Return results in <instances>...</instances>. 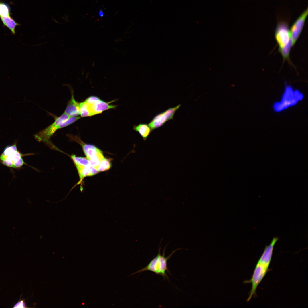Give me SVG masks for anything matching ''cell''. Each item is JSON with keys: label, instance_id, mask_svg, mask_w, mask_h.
I'll use <instances>...</instances> for the list:
<instances>
[{"label": "cell", "instance_id": "obj_1", "mask_svg": "<svg viewBox=\"0 0 308 308\" xmlns=\"http://www.w3.org/2000/svg\"><path fill=\"white\" fill-rule=\"evenodd\" d=\"M303 94L299 90L294 89L292 86L285 82L283 92L280 100L274 103L273 108L276 112H281L296 105L302 100Z\"/></svg>", "mask_w": 308, "mask_h": 308}, {"label": "cell", "instance_id": "obj_12", "mask_svg": "<svg viewBox=\"0 0 308 308\" xmlns=\"http://www.w3.org/2000/svg\"><path fill=\"white\" fill-rule=\"evenodd\" d=\"M79 176L80 181L87 176H92L97 173V169L90 165H75Z\"/></svg>", "mask_w": 308, "mask_h": 308}, {"label": "cell", "instance_id": "obj_6", "mask_svg": "<svg viewBox=\"0 0 308 308\" xmlns=\"http://www.w3.org/2000/svg\"><path fill=\"white\" fill-rule=\"evenodd\" d=\"M69 117L63 113L59 117H56L54 122L52 123L35 134V138L38 142H43L47 143H50V137L57 130L59 129V126L60 124L68 119Z\"/></svg>", "mask_w": 308, "mask_h": 308}, {"label": "cell", "instance_id": "obj_4", "mask_svg": "<svg viewBox=\"0 0 308 308\" xmlns=\"http://www.w3.org/2000/svg\"><path fill=\"white\" fill-rule=\"evenodd\" d=\"M68 135L70 139L77 141L81 145L90 165L96 169L101 161L104 157L102 151L94 146L84 143L78 136L71 134Z\"/></svg>", "mask_w": 308, "mask_h": 308}, {"label": "cell", "instance_id": "obj_2", "mask_svg": "<svg viewBox=\"0 0 308 308\" xmlns=\"http://www.w3.org/2000/svg\"><path fill=\"white\" fill-rule=\"evenodd\" d=\"M166 247V246L164 249L163 254H161L160 253L161 246H159L158 253L157 256L152 259L145 267L131 274L130 276L138 273L148 271L154 272L157 275H160L164 279L169 280V278L166 274V271L169 273L167 267V261L173 254L176 251L180 249V248H178L173 251L168 256L165 257V252Z\"/></svg>", "mask_w": 308, "mask_h": 308}, {"label": "cell", "instance_id": "obj_24", "mask_svg": "<svg viewBox=\"0 0 308 308\" xmlns=\"http://www.w3.org/2000/svg\"><path fill=\"white\" fill-rule=\"evenodd\" d=\"M95 65V63L94 61H93L92 64V66L93 67Z\"/></svg>", "mask_w": 308, "mask_h": 308}, {"label": "cell", "instance_id": "obj_11", "mask_svg": "<svg viewBox=\"0 0 308 308\" xmlns=\"http://www.w3.org/2000/svg\"><path fill=\"white\" fill-rule=\"evenodd\" d=\"M71 97L68 102L66 108L64 112L69 116H76L80 115L79 103L74 98V92L71 90Z\"/></svg>", "mask_w": 308, "mask_h": 308}, {"label": "cell", "instance_id": "obj_20", "mask_svg": "<svg viewBox=\"0 0 308 308\" xmlns=\"http://www.w3.org/2000/svg\"><path fill=\"white\" fill-rule=\"evenodd\" d=\"M100 100V99L97 97L92 96L87 98L84 101L88 104L91 105L95 103Z\"/></svg>", "mask_w": 308, "mask_h": 308}, {"label": "cell", "instance_id": "obj_10", "mask_svg": "<svg viewBox=\"0 0 308 308\" xmlns=\"http://www.w3.org/2000/svg\"><path fill=\"white\" fill-rule=\"evenodd\" d=\"M110 102H106L100 100L95 103L89 105L88 104L90 116L98 114L103 111L111 109H114L116 107V105L110 104Z\"/></svg>", "mask_w": 308, "mask_h": 308}, {"label": "cell", "instance_id": "obj_15", "mask_svg": "<svg viewBox=\"0 0 308 308\" xmlns=\"http://www.w3.org/2000/svg\"><path fill=\"white\" fill-rule=\"evenodd\" d=\"M293 46L291 39L284 46L279 48V51L282 56L283 60L289 61V55L291 49Z\"/></svg>", "mask_w": 308, "mask_h": 308}, {"label": "cell", "instance_id": "obj_21", "mask_svg": "<svg viewBox=\"0 0 308 308\" xmlns=\"http://www.w3.org/2000/svg\"><path fill=\"white\" fill-rule=\"evenodd\" d=\"M13 308H26L27 305L25 301L23 300L19 301L13 306Z\"/></svg>", "mask_w": 308, "mask_h": 308}, {"label": "cell", "instance_id": "obj_17", "mask_svg": "<svg viewBox=\"0 0 308 308\" xmlns=\"http://www.w3.org/2000/svg\"><path fill=\"white\" fill-rule=\"evenodd\" d=\"M10 14L11 9L9 5L0 1V17L9 16Z\"/></svg>", "mask_w": 308, "mask_h": 308}, {"label": "cell", "instance_id": "obj_13", "mask_svg": "<svg viewBox=\"0 0 308 308\" xmlns=\"http://www.w3.org/2000/svg\"><path fill=\"white\" fill-rule=\"evenodd\" d=\"M133 129L139 133L144 140L147 139L152 131L149 125L146 123H141L134 125Z\"/></svg>", "mask_w": 308, "mask_h": 308}, {"label": "cell", "instance_id": "obj_23", "mask_svg": "<svg viewBox=\"0 0 308 308\" xmlns=\"http://www.w3.org/2000/svg\"><path fill=\"white\" fill-rule=\"evenodd\" d=\"M122 40L121 38H118L117 39H116V40H115V41H116V42H119V41H121Z\"/></svg>", "mask_w": 308, "mask_h": 308}, {"label": "cell", "instance_id": "obj_18", "mask_svg": "<svg viewBox=\"0 0 308 308\" xmlns=\"http://www.w3.org/2000/svg\"><path fill=\"white\" fill-rule=\"evenodd\" d=\"M80 115L82 117L90 116L87 104L85 102L79 103Z\"/></svg>", "mask_w": 308, "mask_h": 308}, {"label": "cell", "instance_id": "obj_3", "mask_svg": "<svg viewBox=\"0 0 308 308\" xmlns=\"http://www.w3.org/2000/svg\"><path fill=\"white\" fill-rule=\"evenodd\" d=\"M17 141L11 145L7 146L0 155V162L7 167L19 169L25 164L23 158V154L18 151Z\"/></svg>", "mask_w": 308, "mask_h": 308}, {"label": "cell", "instance_id": "obj_19", "mask_svg": "<svg viewBox=\"0 0 308 308\" xmlns=\"http://www.w3.org/2000/svg\"><path fill=\"white\" fill-rule=\"evenodd\" d=\"M80 118V117L77 116H70L68 119L60 124L59 129H60L67 127L76 121Z\"/></svg>", "mask_w": 308, "mask_h": 308}, {"label": "cell", "instance_id": "obj_16", "mask_svg": "<svg viewBox=\"0 0 308 308\" xmlns=\"http://www.w3.org/2000/svg\"><path fill=\"white\" fill-rule=\"evenodd\" d=\"M111 166L110 160L104 157L100 161L96 169L98 172L104 171L109 170Z\"/></svg>", "mask_w": 308, "mask_h": 308}, {"label": "cell", "instance_id": "obj_22", "mask_svg": "<svg viewBox=\"0 0 308 308\" xmlns=\"http://www.w3.org/2000/svg\"><path fill=\"white\" fill-rule=\"evenodd\" d=\"M98 14L99 16L101 17H103L104 15V13L103 11L101 10H100L99 11Z\"/></svg>", "mask_w": 308, "mask_h": 308}, {"label": "cell", "instance_id": "obj_14", "mask_svg": "<svg viewBox=\"0 0 308 308\" xmlns=\"http://www.w3.org/2000/svg\"><path fill=\"white\" fill-rule=\"evenodd\" d=\"M0 17L3 25L7 27L10 30L12 35H15L16 27L20 25L16 22L10 16Z\"/></svg>", "mask_w": 308, "mask_h": 308}, {"label": "cell", "instance_id": "obj_8", "mask_svg": "<svg viewBox=\"0 0 308 308\" xmlns=\"http://www.w3.org/2000/svg\"><path fill=\"white\" fill-rule=\"evenodd\" d=\"M275 37L279 48L285 46L291 40L290 31L288 23L284 21L279 22L276 26Z\"/></svg>", "mask_w": 308, "mask_h": 308}, {"label": "cell", "instance_id": "obj_5", "mask_svg": "<svg viewBox=\"0 0 308 308\" xmlns=\"http://www.w3.org/2000/svg\"><path fill=\"white\" fill-rule=\"evenodd\" d=\"M270 265L258 261L255 266L253 275L249 280L244 281V283H251L252 287L247 301H248L256 294V288L267 272Z\"/></svg>", "mask_w": 308, "mask_h": 308}, {"label": "cell", "instance_id": "obj_9", "mask_svg": "<svg viewBox=\"0 0 308 308\" xmlns=\"http://www.w3.org/2000/svg\"><path fill=\"white\" fill-rule=\"evenodd\" d=\"M308 13L307 8L297 19L291 28L290 30L291 38L293 46L295 43L301 33Z\"/></svg>", "mask_w": 308, "mask_h": 308}, {"label": "cell", "instance_id": "obj_7", "mask_svg": "<svg viewBox=\"0 0 308 308\" xmlns=\"http://www.w3.org/2000/svg\"><path fill=\"white\" fill-rule=\"evenodd\" d=\"M180 106L181 104H179L175 107L169 108L156 115L148 124L152 131L162 126L167 121L173 119L175 112Z\"/></svg>", "mask_w": 308, "mask_h": 308}]
</instances>
